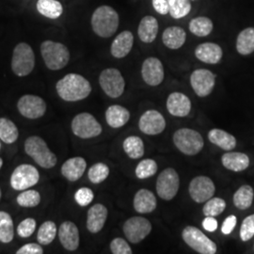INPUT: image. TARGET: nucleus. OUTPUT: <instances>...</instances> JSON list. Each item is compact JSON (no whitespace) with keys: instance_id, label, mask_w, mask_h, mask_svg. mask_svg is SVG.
I'll list each match as a JSON object with an SVG mask.
<instances>
[{"instance_id":"obj_50","label":"nucleus","mask_w":254,"mask_h":254,"mask_svg":"<svg viewBox=\"0 0 254 254\" xmlns=\"http://www.w3.org/2000/svg\"><path fill=\"white\" fill-rule=\"evenodd\" d=\"M202 227L209 233H214L218 229V220L215 217H206L202 221Z\"/></svg>"},{"instance_id":"obj_22","label":"nucleus","mask_w":254,"mask_h":254,"mask_svg":"<svg viewBox=\"0 0 254 254\" xmlns=\"http://www.w3.org/2000/svg\"><path fill=\"white\" fill-rule=\"evenodd\" d=\"M222 55L221 47L214 43L201 44L195 49L196 58L204 64H218L222 59Z\"/></svg>"},{"instance_id":"obj_34","label":"nucleus","mask_w":254,"mask_h":254,"mask_svg":"<svg viewBox=\"0 0 254 254\" xmlns=\"http://www.w3.org/2000/svg\"><path fill=\"white\" fill-rule=\"evenodd\" d=\"M14 226L13 220L9 213L0 211V242L8 244L13 240Z\"/></svg>"},{"instance_id":"obj_39","label":"nucleus","mask_w":254,"mask_h":254,"mask_svg":"<svg viewBox=\"0 0 254 254\" xmlns=\"http://www.w3.org/2000/svg\"><path fill=\"white\" fill-rule=\"evenodd\" d=\"M169 3V13L174 19H180L187 16L191 10L190 0H167Z\"/></svg>"},{"instance_id":"obj_10","label":"nucleus","mask_w":254,"mask_h":254,"mask_svg":"<svg viewBox=\"0 0 254 254\" xmlns=\"http://www.w3.org/2000/svg\"><path fill=\"white\" fill-rule=\"evenodd\" d=\"M180 188V177L173 168H167L156 180V192L164 200H173Z\"/></svg>"},{"instance_id":"obj_8","label":"nucleus","mask_w":254,"mask_h":254,"mask_svg":"<svg viewBox=\"0 0 254 254\" xmlns=\"http://www.w3.org/2000/svg\"><path fill=\"white\" fill-rule=\"evenodd\" d=\"M72 131L74 136L83 139L100 136L103 131L102 126L93 115L88 112L79 113L72 121Z\"/></svg>"},{"instance_id":"obj_33","label":"nucleus","mask_w":254,"mask_h":254,"mask_svg":"<svg viewBox=\"0 0 254 254\" xmlns=\"http://www.w3.org/2000/svg\"><path fill=\"white\" fill-rule=\"evenodd\" d=\"M19 137V130L16 125L9 119L0 118V140L6 144L16 142Z\"/></svg>"},{"instance_id":"obj_9","label":"nucleus","mask_w":254,"mask_h":254,"mask_svg":"<svg viewBox=\"0 0 254 254\" xmlns=\"http://www.w3.org/2000/svg\"><path fill=\"white\" fill-rule=\"evenodd\" d=\"M40 180V173L36 167L29 164L19 165L10 175V187L16 191L26 190L36 186Z\"/></svg>"},{"instance_id":"obj_5","label":"nucleus","mask_w":254,"mask_h":254,"mask_svg":"<svg viewBox=\"0 0 254 254\" xmlns=\"http://www.w3.org/2000/svg\"><path fill=\"white\" fill-rule=\"evenodd\" d=\"M173 139L176 148L187 155L199 154L204 146L203 138L200 133L190 128L178 129L174 133Z\"/></svg>"},{"instance_id":"obj_29","label":"nucleus","mask_w":254,"mask_h":254,"mask_svg":"<svg viewBox=\"0 0 254 254\" xmlns=\"http://www.w3.org/2000/svg\"><path fill=\"white\" fill-rule=\"evenodd\" d=\"M187 40L186 31L180 27H170L164 30L162 41L170 49H179Z\"/></svg>"},{"instance_id":"obj_18","label":"nucleus","mask_w":254,"mask_h":254,"mask_svg":"<svg viewBox=\"0 0 254 254\" xmlns=\"http://www.w3.org/2000/svg\"><path fill=\"white\" fill-rule=\"evenodd\" d=\"M60 242L65 250L73 252L76 251L80 243V236L77 226L72 221H64L58 231Z\"/></svg>"},{"instance_id":"obj_46","label":"nucleus","mask_w":254,"mask_h":254,"mask_svg":"<svg viewBox=\"0 0 254 254\" xmlns=\"http://www.w3.org/2000/svg\"><path fill=\"white\" fill-rule=\"evenodd\" d=\"M110 251L113 254H132L131 247L122 237L114 238L110 243Z\"/></svg>"},{"instance_id":"obj_25","label":"nucleus","mask_w":254,"mask_h":254,"mask_svg":"<svg viewBox=\"0 0 254 254\" xmlns=\"http://www.w3.org/2000/svg\"><path fill=\"white\" fill-rule=\"evenodd\" d=\"M130 119L129 110L120 105H112L106 111V121L112 128L125 127Z\"/></svg>"},{"instance_id":"obj_11","label":"nucleus","mask_w":254,"mask_h":254,"mask_svg":"<svg viewBox=\"0 0 254 254\" xmlns=\"http://www.w3.org/2000/svg\"><path fill=\"white\" fill-rule=\"evenodd\" d=\"M99 84L104 92L110 98H119L126 89V81L118 69L108 68L102 71Z\"/></svg>"},{"instance_id":"obj_15","label":"nucleus","mask_w":254,"mask_h":254,"mask_svg":"<svg viewBox=\"0 0 254 254\" xmlns=\"http://www.w3.org/2000/svg\"><path fill=\"white\" fill-rule=\"evenodd\" d=\"M216 74L207 69L195 70L190 75V84L199 97H206L214 90Z\"/></svg>"},{"instance_id":"obj_14","label":"nucleus","mask_w":254,"mask_h":254,"mask_svg":"<svg viewBox=\"0 0 254 254\" xmlns=\"http://www.w3.org/2000/svg\"><path fill=\"white\" fill-rule=\"evenodd\" d=\"M189 191L192 200L197 203H202L214 196L216 187L212 179L207 176L200 175L191 180Z\"/></svg>"},{"instance_id":"obj_28","label":"nucleus","mask_w":254,"mask_h":254,"mask_svg":"<svg viewBox=\"0 0 254 254\" xmlns=\"http://www.w3.org/2000/svg\"><path fill=\"white\" fill-rule=\"evenodd\" d=\"M137 33L139 39L145 43L151 44L153 43L158 33V22L154 16H145L141 19Z\"/></svg>"},{"instance_id":"obj_20","label":"nucleus","mask_w":254,"mask_h":254,"mask_svg":"<svg viewBox=\"0 0 254 254\" xmlns=\"http://www.w3.org/2000/svg\"><path fill=\"white\" fill-rule=\"evenodd\" d=\"M109 215L108 208L102 204L96 203L92 205L87 215V229L91 234H98L103 230Z\"/></svg>"},{"instance_id":"obj_23","label":"nucleus","mask_w":254,"mask_h":254,"mask_svg":"<svg viewBox=\"0 0 254 254\" xmlns=\"http://www.w3.org/2000/svg\"><path fill=\"white\" fill-rule=\"evenodd\" d=\"M134 45V36L131 31L126 30L120 33L113 41L110 52L111 55L116 59H123L127 57L132 50Z\"/></svg>"},{"instance_id":"obj_19","label":"nucleus","mask_w":254,"mask_h":254,"mask_svg":"<svg viewBox=\"0 0 254 254\" xmlns=\"http://www.w3.org/2000/svg\"><path fill=\"white\" fill-rule=\"evenodd\" d=\"M166 105L170 114L175 117H186L190 113L191 101L182 92L171 93Z\"/></svg>"},{"instance_id":"obj_49","label":"nucleus","mask_w":254,"mask_h":254,"mask_svg":"<svg viewBox=\"0 0 254 254\" xmlns=\"http://www.w3.org/2000/svg\"><path fill=\"white\" fill-rule=\"evenodd\" d=\"M153 6H154V9L162 14V15H166L167 13H169V3L167 0H153Z\"/></svg>"},{"instance_id":"obj_32","label":"nucleus","mask_w":254,"mask_h":254,"mask_svg":"<svg viewBox=\"0 0 254 254\" xmlns=\"http://www.w3.org/2000/svg\"><path fill=\"white\" fill-rule=\"evenodd\" d=\"M36 6L38 11L47 18H59L64 12L63 5L58 0H38Z\"/></svg>"},{"instance_id":"obj_3","label":"nucleus","mask_w":254,"mask_h":254,"mask_svg":"<svg viewBox=\"0 0 254 254\" xmlns=\"http://www.w3.org/2000/svg\"><path fill=\"white\" fill-rule=\"evenodd\" d=\"M119 21V14L115 9L109 6H101L92 14L91 27L98 36L109 38L117 31Z\"/></svg>"},{"instance_id":"obj_31","label":"nucleus","mask_w":254,"mask_h":254,"mask_svg":"<svg viewBox=\"0 0 254 254\" xmlns=\"http://www.w3.org/2000/svg\"><path fill=\"white\" fill-rule=\"evenodd\" d=\"M124 151L131 159H139L144 155L145 148L143 140L136 136H130L124 140Z\"/></svg>"},{"instance_id":"obj_42","label":"nucleus","mask_w":254,"mask_h":254,"mask_svg":"<svg viewBox=\"0 0 254 254\" xmlns=\"http://www.w3.org/2000/svg\"><path fill=\"white\" fill-rule=\"evenodd\" d=\"M226 208V201L221 198H211L202 208L205 217H217L219 216Z\"/></svg>"},{"instance_id":"obj_16","label":"nucleus","mask_w":254,"mask_h":254,"mask_svg":"<svg viewBox=\"0 0 254 254\" xmlns=\"http://www.w3.org/2000/svg\"><path fill=\"white\" fill-rule=\"evenodd\" d=\"M138 127L139 130L146 135H159L166 128V120L159 111L149 109L139 118Z\"/></svg>"},{"instance_id":"obj_6","label":"nucleus","mask_w":254,"mask_h":254,"mask_svg":"<svg viewBox=\"0 0 254 254\" xmlns=\"http://www.w3.org/2000/svg\"><path fill=\"white\" fill-rule=\"evenodd\" d=\"M35 66V55L31 46L20 43L14 47L11 59V70L17 76H27Z\"/></svg>"},{"instance_id":"obj_45","label":"nucleus","mask_w":254,"mask_h":254,"mask_svg":"<svg viewBox=\"0 0 254 254\" xmlns=\"http://www.w3.org/2000/svg\"><path fill=\"white\" fill-rule=\"evenodd\" d=\"M254 236V214L251 215L243 220L240 228V238L247 242Z\"/></svg>"},{"instance_id":"obj_17","label":"nucleus","mask_w":254,"mask_h":254,"mask_svg":"<svg viewBox=\"0 0 254 254\" xmlns=\"http://www.w3.org/2000/svg\"><path fill=\"white\" fill-rule=\"evenodd\" d=\"M141 75L147 85L152 87L160 85L165 77L164 66L161 61L154 57L146 59L141 67Z\"/></svg>"},{"instance_id":"obj_4","label":"nucleus","mask_w":254,"mask_h":254,"mask_svg":"<svg viewBox=\"0 0 254 254\" xmlns=\"http://www.w3.org/2000/svg\"><path fill=\"white\" fill-rule=\"evenodd\" d=\"M41 54L49 70L58 71L64 68L70 61V52L64 44L45 41L41 45Z\"/></svg>"},{"instance_id":"obj_13","label":"nucleus","mask_w":254,"mask_h":254,"mask_svg":"<svg viewBox=\"0 0 254 254\" xmlns=\"http://www.w3.org/2000/svg\"><path fill=\"white\" fill-rule=\"evenodd\" d=\"M17 109L23 117L37 120L42 118L46 114V101L37 95L26 94L17 102Z\"/></svg>"},{"instance_id":"obj_40","label":"nucleus","mask_w":254,"mask_h":254,"mask_svg":"<svg viewBox=\"0 0 254 254\" xmlns=\"http://www.w3.org/2000/svg\"><path fill=\"white\" fill-rule=\"evenodd\" d=\"M109 175V168L107 164L98 162L93 164L88 172V178L92 184H101Z\"/></svg>"},{"instance_id":"obj_44","label":"nucleus","mask_w":254,"mask_h":254,"mask_svg":"<svg viewBox=\"0 0 254 254\" xmlns=\"http://www.w3.org/2000/svg\"><path fill=\"white\" fill-rule=\"evenodd\" d=\"M93 199H94L93 191L89 188H80L74 193V200L81 207L90 205Z\"/></svg>"},{"instance_id":"obj_7","label":"nucleus","mask_w":254,"mask_h":254,"mask_svg":"<svg viewBox=\"0 0 254 254\" xmlns=\"http://www.w3.org/2000/svg\"><path fill=\"white\" fill-rule=\"evenodd\" d=\"M182 237L185 243L198 254H217L218 247L216 243L205 236L198 228L194 226L185 228L182 233Z\"/></svg>"},{"instance_id":"obj_43","label":"nucleus","mask_w":254,"mask_h":254,"mask_svg":"<svg viewBox=\"0 0 254 254\" xmlns=\"http://www.w3.org/2000/svg\"><path fill=\"white\" fill-rule=\"evenodd\" d=\"M37 222L33 218H25L22 220L17 226V235L22 238H27L32 236L36 231Z\"/></svg>"},{"instance_id":"obj_47","label":"nucleus","mask_w":254,"mask_h":254,"mask_svg":"<svg viewBox=\"0 0 254 254\" xmlns=\"http://www.w3.org/2000/svg\"><path fill=\"white\" fill-rule=\"evenodd\" d=\"M44 249L40 243H28L22 246L16 254H43Z\"/></svg>"},{"instance_id":"obj_27","label":"nucleus","mask_w":254,"mask_h":254,"mask_svg":"<svg viewBox=\"0 0 254 254\" xmlns=\"http://www.w3.org/2000/svg\"><path fill=\"white\" fill-rule=\"evenodd\" d=\"M208 139L211 143L218 146L224 151H232L236 148V137L222 129H211L208 133Z\"/></svg>"},{"instance_id":"obj_35","label":"nucleus","mask_w":254,"mask_h":254,"mask_svg":"<svg viewBox=\"0 0 254 254\" xmlns=\"http://www.w3.org/2000/svg\"><path fill=\"white\" fill-rule=\"evenodd\" d=\"M254 198V189L251 186H242L234 195V204L236 208L246 210L253 204Z\"/></svg>"},{"instance_id":"obj_37","label":"nucleus","mask_w":254,"mask_h":254,"mask_svg":"<svg viewBox=\"0 0 254 254\" xmlns=\"http://www.w3.org/2000/svg\"><path fill=\"white\" fill-rule=\"evenodd\" d=\"M191 33L198 37H206L213 30V22L207 17H196L192 19L190 23Z\"/></svg>"},{"instance_id":"obj_38","label":"nucleus","mask_w":254,"mask_h":254,"mask_svg":"<svg viewBox=\"0 0 254 254\" xmlns=\"http://www.w3.org/2000/svg\"><path fill=\"white\" fill-rule=\"evenodd\" d=\"M41 194L35 190H23L16 198V202L19 206L25 208L36 207L41 202Z\"/></svg>"},{"instance_id":"obj_26","label":"nucleus","mask_w":254,"mask_h":254,"mask_svg":"<svg viewBox=\"0 0 254 254\" xmlns=\"http://www.w3.org/2000/svg\"><path fill=\"white\" fill-rule=\"evenodd\" d=\"M221 162L224 168H226L229 171L239 173L245 171L250 166V158L247 154L243 153L233 152L223 154L221 157Z\"/></svg>"},{"instance_id":"obj_12","label":"nucleus","mask_w":254,"mask_h":254,"mask_svg":"<svg viewBox=\"0 0 254 254\" xmlns=\"http://www.w3.org/2000/svg\"><path fill=\"white\" fill-rule=\"evenodd\" d=\"M123 230L129 242L137 244L150 235L152 232V224L147 218L133 217L128 218L125 222Z\"/></svg>"},{"instance_id":"obj_30","label":"nucleus","mask_w":254,"mask_h":254,"mask_svg":"<svg viewBox=\"0 0 254 254\" xmlns=\"http://www.w3.org/2000/svg\"><path fill=\"white\" fill-rule=\"evenodd\" d=\"M236 50L243 56L254 52V27H248L239 33L236 40Z\"/></svg>"},{"instance_id":"obj_36","label":"nucleus","mask_w":254,"mask_h":254,"mask_svg":"<svg viewBox=\"0 0 254 254\" xmlns=\"http://www.w3.org/2000/svg\"><path fill=\"white\" fill-rule=\"evenodd\" d=\"M58 235V227L54 221L47 220L45 221L38 230L37 240L38 243L42 246H47L51 244Z\"/></svg>"},{"instance_id":"obj_53","label":"nucleus","mask_w":254,"mask_h":254,"mask_svg":"<svg viewBox=\"0 0 254 254\" xmlns=\"http://www.w3.org/2000/svg\"><path fill=\"white\" fill-rule=\"evenodd\" d=\"M0 150H1V142H0Z\"/></svg>"},{"instance_id":"obj_51","label":"nucleus","mask_w":254,"mask_h":254,"mask_svg":"<svg viewBox=\"0 0 254 254\" xmlns=\"http://www.w3.org/2000/svg\"><path fill=\"white\" fill-rule=\"evenodd\" d=\"M2 166H3V159L0 157V170H1V168H2Z\"/></svg>"},{"instance_id":"obj_24","label":"nucleus","mask_w":254,"mask_h":254,"mask_svg":"<svg viewBox=\"0 0 254 254\" xmlns=\"http://www.w3.org/2000/svg\"><path fill=\"white\" fill-rule=\"evenodd\" d=\"M134 209L139 214L154 212L157 206V200L152 191L145 189L139 190L134 197Z\"/></svg>"},{"instance_id":"obj_48","label":"nucleus","mask_w":254,"mask_h":254,"mask_svg":"<svg viewBox=\"0 0 254 254\" xmlns=\"http://www.w3.org/2000/svg\"><path fill=\"white\" fill-rule=\"evenodd\" d=\"M236 223H237V218L234 215H231L228 218H225V220L221 226L222 234L225 236L232 234V232L236 228Z\"/></svg>"},{"instance_id":"obj_2","label":"nucleus","mask_w":254,"mask_h":254,"mask_svg":"<svg viewBox=\"0 0 254 254\" xmlns=\"http://www.w3.org/2000/svg\"><path fill=\"white\" fill-rule=\"evenodd\" d=\"M24 148L26 154L43 169H52L58 163L57 155L49 149L45 139L41 136H28Z\"/></svg>"},{"instance_id":"obj_21","label":"nucleus","mask_w":254,"mask_h":254,"mask_svg":"<svg viewBox=\"0 0 254 254\" xmlns=\"http://www.w3.org/2000/svg\"><path fill=\"white\" fill-rule=\"evenodd\" d=\"M87 162L80 156H74L66 160L62 166V174L68 181L79 180L86 171Z\"/></svg>"},{"instance_id":"obj_41","label":"nucleus","mask_w":254,"mask_h":254,"mask_svg":"<svg viewBox=\"0 0 254 254\" xmlns=\"http://www.w3.org/2000/svg\"><path fill=\"white\" fill-rule=\"evenodd\" d=\"M157 170L158 166L154 159L147 158L137 164L135 173L138 179H147L154 176L157 173Z\"/></svg>"},{"instance_id":"obj_52","label":"nucleus","mask_w":254,"mask_h":254,"mask_svg":"<svg viewBox=\"0 0 254 254\" xmlns=\"http://www.w3.org/2000/svg\"><path fill=\"white\" fill-rule=\"evenodd\" d=\"M1 196H2V193H1V189H0V200H1Z\"/></svg>"},{"instance_id":"obj_1","label":"nucleus","mask_w":254,"mask_h":254,"mask_svg":"<svg viewBox=\"0 0 254 254\" xmlns=\"http://www.w3.org/2000/svg\"><path fill=\"white\" fill-rule=\"evenodd\" d=\"M59 96L66 102L86 99L91 92V86L84 76L78 73H68L56 85Z\"/></svg>"}]
</instances>
